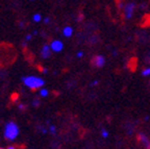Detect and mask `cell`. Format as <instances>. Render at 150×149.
<instances>
[{"label": "cell", "mask_w": 150, "mask_h": 149, "mask_svg": "<svg viewBox=\"0 0 150 149\" xmlns=\"http://www.w3.org/2000/svg\"><path fill=\"white\" fill-rule=\"evenodd\" d=\"M22 82L24 86L27 87L30 90H38L41 89L45 84V80L42 77L35 76V75H28V76L22 77Z\"/></svg>", "instance_id": "cell-1"}, {"label": "cell", "mask_w": 150, "mask_h": 149, "mask_svg": "<svg viewBox=\"0 0 150 149\" xmlns=\"http://www.w3.org/2000/svg\"><path fill=\"white\" fill-rule=\"evenodd\" d=\"M20 129L17 123L14 121H9L5 124L4 126V138L8 141H14L16 140V138L19 136Z\"/></svg>", "instance_id": "cell-2"}, {"label": "cell", "mask_w": 150, "mask_h": 149, "mask_svg": "<svg viewBox=\"0 0 150 149\" xmlns=\"http://www.w3.org/2000/svg\"><path fill=\"white\" fill-rule=\"evenodd\" d=\"M50 47H51V50L53 52H61L64 49V43L59 40H53L50 43Z\"/></svg>", "instance_id": "cell-3"}, {"label": "cell", "mask_w": 150, "mask_h": 149, "mask_svg": "<svg viewBox=\"0 0 150 149\" xmlns=\"http://www.w3.org/2000/svg\"><path fill=\"white\" fill-rule=\"evenodd\" d=\"M134 9H136V4L134 2L132 3H127L124 6V14H125V18L126 19H130L134 15Z\"/></svg>", "instance_id": "cell-4"}, {"label": "cell", "mask_w": 150, "mask_h": 149, "mask_svg": "<svg viewBox=\"0 0 150 149\" xmlns=\"http://www.w3.org/2000/svg\"><path fill=\"white\" fill-rule=\"evenodd\" d=\"M51 47H50V45H47L45 44L44 46L41 48V51H40V55L42 58H44V60H46V58H49L50 56H51Z\"/></svg>", "instance_id": "cell-5"}, {"label": "cell", "mask_w": 150, "mask_h": 149, "mask_svg": "<svg viewBox=\"0 0 150 149\" xmlns=\"http://www.w3.org/2000/svg\"><path fill=\"white\" fill-rule=\"evenodd\" d=\"M93 65L97 68H102L105 65V57L103 55H96L93 58Z\"/></svg>", "instance_id": "cell-6"}, {"label": "cell", "mask_w": 150, "mask_h": 149, "mask_svg": "<svg viewBox=\"0 0 150 149\" xmlns=\"http://www.w3.org/2000/svg\"><path fill=\"white\" fill-rule=\"evenodd\" d=\"M139 140H140V142L142 143L144 146H146V147H149L150 146L149 139H148L147 136L144 135V133H140V135H139Z\"/></svg>", "instance_id": "cell-7"}, {"label": "cell", "mask_w": 150, "mask_h": 149, "mask_svg": "<svg viewBox=\"0 0 150 149\" xmlns=\"http://www.w3.org/2000/svg\"><path fill=\"white\" fill-rule=\"evenodd\" d=\"M63 35L67 38H70L73 35V28L71 26H66L63 29Z\"/></svg>", "instance_id": "cell-8"}, {"label": "cell", "mask_w": 150, "mask_h": 149, "mask_svg": "<svg viewBox=\"0 0 150 149\" xmlns=\"http://www.w3.org/2000/svg\"><path fill=\"white\" fill-rule=\"evenodd\" d=\"M48 95H49V91H48L47 89H44V88L40 89V96L41 97H47Z\"/></svg>", "instance_id": "cell-9"}, {"label": "cell", "mask_w": 150, "mask_h": 149, "mask_svg": "<svg viewBox=\"0 0 150 149\" xmlns=\"http://www.w3.org/2000/svg\"><path fill=\"white\" fill-rule=\"evenodd\" d=\"M142 75H143V76H145V77L150 76V67L143 69V70H142Z\"/></svg>", "instance_id": "cell-10"}, {"label": "cell", "mask_w": 150, "mask_h": 149, "mask_svg": "<svg viewBox=\"0 0 150 149\" xmlns=\"http://www.w3.org/2000/svg\"><path fill=\"white\" fill-rule=\"evenodd\" d=\"M33 20L35 22H37V23L38 22H40L41 20H42V16H41V14H35L33 16Z\"/></svg>", "instance_id": "cell-11"}, {"label": "cell", "mask_w": 150, "mask_h": 149, "mask_svg": "<svg viewBox=\"0 0 150 149\" xmlns=\"http://www.w3.org/2000/svg\"><path fill=\"white\" fill-rule=\"evenodd\" d=\"M49 131L52 133V135H54V133H56V127L54 125H50L49 126Z\"/></svg>", "instance_id": "cell-12"}, {"label": "cell", "mask_w": 150, "mask_h": 149, "mask_svg": "<svg viewBox=\"0 0 150 149\" xmlns=\"http://www.w3.org/2000/svg\"><path fill=\"white\" fill-rule=\"evenodd\" d=\"M101 136H102V138L106 139V138L108 137V131H105V129H102V131H101Z\"/></svg>", "instance_id": "cell-13"}, {"label": "cell", "mask_w": 150, "mask_h": 149, "mask_svg": "<svg viewBox=\"0 0 150 149\" xmlns=\"http://www.w3.org/2000/svg\"><path fill=\"white\" fill-rule=\"evenodd\" d=\"M41 104V101L39 100V99H35V100L33 101V106H39V105Z\"/></svg>", "instance_id": "cell-14"}, {"label": "cell", "mask_w": 150, "mask_h": 149, "mask_svg": "<svg viewBox=\"0 0 150 149\" xmlns=\"http://www.w3.org/2000/svg\"><path fill=\"white\" fill-rule=\"evenodd\" d=\"M76 56H77L78 58L82 57V56H83V52H82V51H78L77 54H76Z\"/></svg>", "instance_id": "cell-15"}, {"label": "cell", "mask_w": 150, "mask_h": 149, "mask_svg": "<svg viewBox=\"0 0 150 149\" xmlns=\"http://www.w3.org/2000/svg\"><path fill=\"white\" fill-rule=\"evenodd\" d=\"M31 39H33V35H27L25 37V41H30Z\"/></svg>", "instance_id": "cell-16"}, {"label": "cell", "mask_w": 150, "mask_h": 149, "mask_svg": "<svg viewBox=\"0 0 150 149\" xmlns=\"http://www.w3.org/2000/svg\"><path fill=\"white\" fill-rule=\"evenodd\" d=\"M50 22V18H48V17H47V18H44V23L45 24H48Z\"/></svg>", "instance_id": "cell-17"}, {"label": "cell", "mask_w": 150, "mask_h": 149, "mask_svg": "<svg viewBox=\"0 0 150 149\" xmlns=\"http://www.w3.org/2000/svg\"><path fill=\"white\" fill-rule=\"evenodd\" d=\"M18 107H19V109H20L21 111H24V109H25V105L22 104V103H21V104H19V105H18Z\"/></svg>", "instance_id": "cell-18"}, {"label": "cell", "mask_w": 150, "mask_h": 149, "mask_svg": "<svg viewBox=\"0 0 150 149\" xmlns=\"http://www.w3.org/2000/svg\"><path fill=\"white\" fill-rule=\"evenodd\" d=\"M42 73H43V74H47V73H48V70H47L46 68H43V69H42Z\"/></svg>", "instance_id": "cell-19"}, {"label": "cell", "mask_w": 150, "mask_h": 149, "mask_svg": "<svg viewBox=\"0 0 150 149\" xmlns=\"http://www.w3.org/2000/svg\"><path fill=\"white\" fill-rule=\"evenodd\" d=\"M98 84V80H94V82H92V84H92V86H96V84Z\"/></svg>", "instance_id": "cell-20"}, {"label": "cell", "mask_w": 150, "mask_h": 149, "mask_svg": "<svg viewBox=\"0 0 150 149\" xmlns=\"http://www.w3.org/2000/svg\"><path fill=\"white\" fill-rule=\"evenodd\" d=\"M6 149H17V147L16 146H8Z\"/></svg>", "instance_id": "cell-21"}, {"label": "cell", "mask_w": 150, "mask_h": 149, "mask_svg": "<svg viewBox=\"0 0 150 149\" xmlns=\"http://www.w3.org/2000/svg\"><path fill=\"white\" fill-rule=\"evenodd\" d=\"M42 133H44V135H45V133H47V129H45V128H42Z\"/></svg>", "instance_id": "cell-22"}, {"label": "cell", "mask_w": 150, "mask_h": 149, "mask_svg": "<svg viewBox=\"0 0 150 149\" xmlns=\"http://www.w3.org/2000/svg\"><path fill=\"white\" fill-rule=\"evenodd\" d=\"M22 47H23V48H25V47H26V42H23V43H22Z\"/></svg>", "instance_id": "cell-23"}, {"label": "cell", "mask_w": 150, "mask_h": 149, "mask_svg": "<svg viewBox=\"0 0 150 149\" xmlns=\"http://www.w3.org/2000/svg\"><path fill=\"white\" fill-rule=\"evenodd\" d=\"M23 25H24L23 22H20V27H23Z\"/></svg>", "instance_id": "cell-24"}, {"label": "cell", "mask_w": 150, "mask_h": 149, "mask_svg": "<svg viewBox=\"0 0 150 149\" xmlns=\"http://www.w3.org/2000/svg\"><path fill=\"white\" fill-rule=\"evenodd\" d=\"M116 1H117L118 3H121V0H116Z\"/></svg>", "instance_id": "cell-25"}, {"label": "cell", "mask_w": 150, "mask_h": 149, "mask_svg": "<svg viewBox=\"0 0 150 149\" xmlns=\"http://www.w3.org/2000/svg\"><path fill=\"white\" fill-rule=\"evenodd\" d=\"M147 149H150V146H149V147H147Z\"/></svg>", "instance_id": "cell-26"}, {"label": "cell", "mask_w": 150, "mask_h": 149, "mask_svg": "<svg viewBox=\"0 0 150 149\" xmlns=\"http://www.w3.org/2000/svg\"><path fill=\"white\" fill-rule=\"evenodd\" d=\"M30 1H33V0H30Z\"/></svg>", "instance_id": "cell-27"}, {"label": "cell", "mask_w": 150, "mask_h": 149, "mask_svg": "<svg viewBox=\"0 0 150 149\" xmlns=\"http://www.w3.org/2000/svg\"><path fill=\"white\" fill-rule=\"evenodd\" d=\"M0 149H3V148H0Z\"/></svg>", "instance_id": "cell-28"}]
</instances>
